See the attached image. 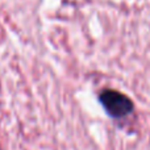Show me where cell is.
Wrapping results in <instances>:
<instances>
[{"label":"cell","mask_w":150,"mask_h":150,"mask_svg":"<svg viewBox=\"0 0 150 150\" xmlns=\"http://www.w3.org/2000/svg\"><path fill=\"white\" fill-rule=\"evenodd\" d=\"M101 105L115 119L125 117L133 111V101L127 95L115 90H104L99 96Z\"/></svg>","instance_id":"1"}]
</instances>
